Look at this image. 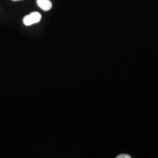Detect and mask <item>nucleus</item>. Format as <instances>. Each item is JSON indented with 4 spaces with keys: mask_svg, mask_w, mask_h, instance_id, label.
<instances>
[{
    "mask_svg": "<svg viewBox=\"0 0 158 158\" xmlns=\"http://www.w3.org/2000/svg\"><path fill=\"white\" fill-rule=\"evenodd\" d=\"M36 3L39 7L45 11H49L52 7V3L50 0H36Z\"/></svg>",
    "mask_w": 158,
    "mask_h": 158,
    "instance_id": "f03ea898",
    "label": "nucleus"
},
{
    "mask_svg": "<svg viewBox=\"0 0 158 158\" xmlns=\"http://www.w3.org/2000/svg\"><path fill=\"white\" fill-rule=\"evenodd\" d=\"M131 156L127 155V154H121L119 155L118 156H117V158H131Z\"/></svg>",
    "mask_w": 158,
    "mask_h": 158,
    "instance_id": "7ed1b4c3",
    "label": "nucleus"
},
{
    "mask_svg": "<svg viewBox=\"0 0 158 158\" xmlns=\"http://www.w3.org/2000/svg\"><path fill=\"white\" fill-rule=\"evenodd\" d=\"M13 1H23V0H12Z\"/></svg>",
    "mask_w": 158,
    "mask_h": 158,
    "instance_id": "20e7f679",
    "label": "nucleus"
},
{
    "mask_svg": "<svg viewBox=\"0 0 158 158\" xmlns=\"http://www.w3.org/2000/svg\"><path fill=\"white\" fill-rule=\"evenodd\" d=\"M42 15L38 12H33L23 18V23L26 26H30L36 23L41 20Z\"/></svg>",
    "mask_w": 158,
    "mask_h": 158,
    "instance_id": "f257e3e1",
    "label": "nucleus"
}]
</instances>
